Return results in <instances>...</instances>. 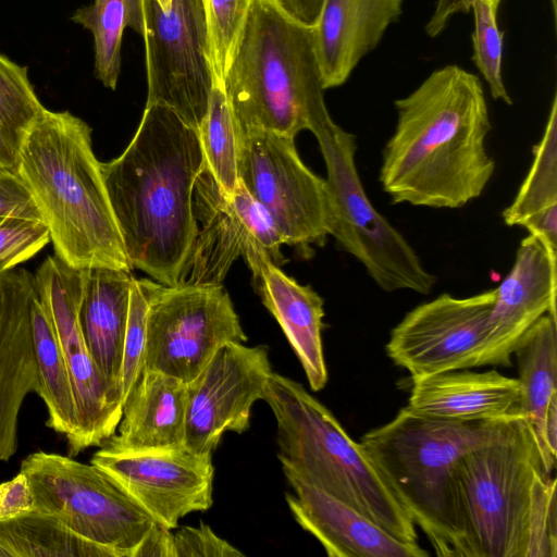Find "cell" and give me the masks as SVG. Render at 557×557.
<instances>
[{
	"label": "cell",
	"mask_w": 557,
	"mask_h": 557,
	"mask_svg": "<svg viewBox=\"0 0 557 557\" xmlns=\"http://www.w3.org/2000/svg\"><path fill=\"white\" fill-rule=\"evenodd\" d=\"M395 108L379 172L391 202L458 209L479 198L496 168L486 149L492 124L480 78L446 65Z\"/></svg>",
	"instance_id": "cell-1"
},
{
	"label": "cell",
	"mask_w": 557,
	"mask_h": 557,
	"mask_svg": "<svg viewBox=\"0 0 557 557\" xmlns=\"http://www.w3.org/2000/svg\"><path fill=\"white\" fill-rule=\"evenodd\" d=\"M205 166L198 129L146 104L125 150L101 171L127 258L157 282L178 285L198 224L194 188Z\"/></svg>",
	"instance_id": "cell-2"
},
{
	"label": "cell",
	"mask_w": 557,
	"mask_h": 557,
	"mask_svg": "<svg viewBox=\"0 0 557 557\" xmlns=\"http://www.w3.org/2000/svg\"><path fill=\"white\" fill-rule=\"evenodd\" d=\"M91 128L46 108L22 145L16 172L46 224L54 255L75 269H133L91 145Z\"/></svg>",
	"instance_id": "cell-3"
},
{
	"label": "cell",
	"mask_w": 557,
	"mask_h": 557,
	"mask_svg": "<svg viewBox=\"0 0 557 557\" xmlns=\"http://www.w3.org/2000/svg\"><path fill=\"white\" fill-rule=\"evenodd\" d=\"M522 417L459 421L401 408L361 446L397 502L441 557H467L455 469L468 453L509 435Z\"/></svg>",
	"instance_id": "cell-4"
},
{
	"label": "cell",
	"mask_w": 557,
	"mask_h": 557,
	"mask_svg": "<svg viewBox=\"0 0 557 557\" xmlns=\"http://www.w3.org/2000/svg\"><path fill=\"white\" fill-rule=\"evenodd\" d=\"M223 88L238 131L295 138L327 110L313 26L250 0Z\"/></svg>",
	"instance_id": "cell-5"
},
{
	"label": "cell",
	"mask_w": 557,
	"mask_h": 557,
	"mask_svg": "<svg viewBox=\"0 0 557 557\" xmlns=\"http://www.w3.org/2000/svg\"><path fill=\"white\" fill-rule=\"evenodd\" d=\"M262 400L274 414L277 458L286 478L352 507L399 541L418 543L416 524L360 443L300 383L272 372Z\"/></svg>",
	"instance_id": "cell-6"
},
{
	"label": "cell",
	"mask_w": 557,
	"mask_h": 557,
	"mask_svg": "<svg viewBox=\"0 0 557 557\" xmlns=\"http://www.w3.org/2000/svg\"><path fill=\"white\" fill-rule=\"evenodd\" d=\"M455 483L467 557H528L534 510L556 480L524 418L506 437L465 455Z\"/></svg>",
	"instance_id": "cell-7"
},
{
	"label": "cell",
	"mask_w": 557,
	"mask_h": 557,
	"mask_svg": "<svg viewBox=\"0 0 557 557\" xmlns=\"http://www.w3.org/2000/svg\"><path fill=\"white\" fill-rule=\"evenodd\" d=\"M318 140L326 166L333 225L331 236L338 247L364 268L384 292L429 294L436 276L419 255L369 199L356 166V136L331 117L315 116L309 129Z\"/></svg>",
	"instance_id": "cell-8"
},
{
	"label": "cell",
	"mask_w": 557,
	"mask_h": 557,
	"mask_svg": "<svg viewBox=\"0 0 557 557\" xmlns=\"http://www.w3.org/2000/svg\"><path fill=\"white\" fill-rule=\"evenodd\" d=\"M35 508L58 517L83 539L133 553L156 522L101 469L54 453L37 451L21 463Z\"/></svg>",
	"instance_id": "cell-9"
},
{
	"label": "cell",
	"mask_w": 557,
	"mask_h": 557,
	"mask_svg": "<svg viewBox=\"0 0 557 557\" xmlns=\"http://www.w3.org/2000/svg\"><path fill=\"white\" fill-rule=\"evenodd\" d=\"M148 298L143 370L188 383L227 343H245L228 293L222 285L169 286L141 278Z\"/></svg>",
	"instance_id": "cell-10"
},
{
	"label": "cell",
	"mask_w": 557,
	"mask_h": 557,
	"mask_svg": "<svg viewBox=\"0 0 557 557\" xmlns=\"http://www.w3.org/2000/svg\"><path fill=\"white\" fill-rule=\"evenodd\" d=\"M295 138L239 131L238 177L267 210L285 244L306 255L324 246L333 215L325 180L301 161Z\"/></svg>",
	"instance_id": "cell-11"
},
{
	"label": "cell",
	"mask_w": 557,
	"mask_h": 557,
	"mask_svg": "<svg viewBox=\"0 0 557 557\" xmlns=\"http://www.w3.org/2000/svg\"><path fill=\"white\" fill-rule=\"evenodd\" d=\"M141 36L146 104L165 106L198 129L214 85L203 0H171L168 9L157 0H144Z\"/></svg>",
	"instance_id": "cell-12"
},
{
	"label": "cell",
	"mask_w": 557,
	"mask_h": 557,
	"mask_svg": "<svg viewBox=\"0 0 557 557\" xmlns=\"http://www.w3.org/2000/svg\"><path fill=\"white\" fill-rule=\"evenodd\" d=\"M87 269H75L49 256L34 275L37 295L47 309L67 364L77 411V425L66 438L70 456L101 446L115 434L123 398L102 375L87 348L79 308Z\"/></svg>",
	"instance_id": "cell-13"
},
{
	"label": "cell",
	"mask_w": 557,
	"mask_h": 557,
	"mask_svg": "<svg viewBox=\"0 0 557 557\" xmlns=\"http://www.w3.org/2000/svg\"><path fill=\"white\" fill-rule=\"evenodd\" d=\"M90 462L107 473L144 511L168 529L212 506V455L185 446L133 449L106 441Z\"/></svg>",
	"instance_id": "cell-14"
},
{
	"label": "cell",
	"mask_w": 557,
	"mask_h": 557,
	"mask_svg": "<svg viewBox=\"0 0 557 557\" xmlns=\"http://www.w3.org/2000/svg\"><path fill=\"white\" fill-rule=\"evenodd\" d=\"M194 210L198 232L178 285H222L235 260L255 245L274 263L282 261L284 238L240 181L226 195L203 166L194 188Z\"/></svg>",
	"instance_id": "cell-15"
},
{
	"label": "cell",
	"mask_w": 557,
	"mask_h": 557,
	"mask_svg": "<svg viewBox=\"0 0 557 557\" xmlns=\"http://www.w3.org/2000/svg\"><path fill=\"white\" fill-rule=\"evenodd\" d=\"M495 288L465 298L441 294L406 313L393 327L385 350L411 379L476 368Z\"/></svg>",
	"instance_id": "cell-16"
},
{
	"label": "cell",
	"mask_w": 557,
	"mask_h": 557,
	"mask_svg": "<svg viewBox=\"0 0 557 557\" xmlns=\"http://www.w3.org/2000/svg\"><path fill=\"white\" fill-rule=\"evenodd\" d=\"M272 372L265 346L233 342L220 347L186 383L185 447L212 455L225 432H245Z\"/></svg>",
	"instance_id": "cell-17"
},
{
	"label": "cell",
	"mask_w": 557,
	"mask_h": 557,
	"mask_svg": "<svg viewBox=\"0 0 557 557\" xmlns=\"http://www.w3.org/2000/svg\"><path fill=\"white\" fill-rule=\"evenodd\" d=\"M495 292L476 367H510L521 337L543 315L557 317V259L529 234L520 242L512 267Z\"/></svg>",
	"instance_id": "cell-18"
},
{
	"label": "cell",
	"mask_w": 557,
	"mask_h": 557,
	"mask_svg": "<svg viewBox=\"0 0 557 557\" xmlns=\"http://www.w3.org/2000/svg\"><path fill=\"white\" fill-rule=\"evenodd\" d=\"M35 292L34 275L26 270L0 274V461L15 454L22 404L39 391L30 323Z\"/></svg>",
	"instance_id": "cell-19"
},
{
	"label": "cell",
	"mask_w": 557,
	"mask_h": 557,
	"mask_svg": "<svg viewBox=\"0 0 557 557\" xmlns=\"http://www.w3.org/2000/svg\"><path fill=\"white\" fill-rule=\"evenodd\" d=\"M247 262L262 304L275 318L298 358L311 391L327 383L322 345L324 301L310 286L285 274L260 246L243 257Z\"/></svg>",
	"instance_id": "cell-20"
},
{
	"label": "cell",
	"mask_w": 557,
	"mask_h": 557,
	"mask_svg": "<svg viewBox=\"0 0 557 557\" xmlns=\"http://www.w3.org/2000/svg\"><path fill=\"white\" fill-rule=\"evenodd\" d=\"M294 493L285 499L296 522L330 557H425L418 543L397 540L369 518L323 491L286 478Z\"/></svg>",
	"instance_id": "cell-21"
},
{
	"label": "cell",
	"mask_w": 557,
	"mask_h": 557,
	"mask_svg": "<svg viewBox=\"0 0 557 557\" xmlns=\"http://www.w3.org/2000/svg\"><path fill=\"white\" fill-rule=\"evenodd\" d=\"M403 0H323L314 28L325 89L343 85L401 14Z\"/></svg>",
	"instance_id": "cell-22"
},
{
	"label": "cell",
	"mask_w": 557,
	"mask_h": 557,
	"mask_svg": "<svg viewBox=\"0 0 557 557\" xmlns=\"http://www.w3.org/2000/svg\"><path fill=\"white\" fill-rule=\"evenodd\" d=\"M519 384L496 370H454L412 379L408 408L416 413L472 421L507 417L519 410Z\"/></svg>",
	"instance_id": "cell-23"
},
{
	"label": "cell",
	"mask_w": 557,
	"mask_h": 557,
	"mask_svg": "<svg viewBox=\"0 0 557 557\" xmlns=\"http://www.w3.org/2000/svg\"><path fill=\"white\" fill-rule=\"evenodd\" d=\"M187 386L156 370H143L127 394L117 434L108 441L126 448L185 446Z\"/></svg>",
	"instance_id": "cell-24"
},
{
	"label": "cell",
	"mask_w": 557,
	"mask_h": 557,
	"mask_svg": "<svg viewBox=\"0 0 557 557\" xmlns=\"http://www.w3.org/2000/svg\"><path fill=\"white\" fill-rule=\"evenodd\" d=\"M132 278L131 272L124 270L87 269L79 308L81 326L89 354L121 396L120 377Z\"/></svg>",
	"instance_id": "cell-25"
},
{
	"label": "cell",
	"mask_w": 557,
	"mask_h": 557,
	"mask_svg": "<svg viewBox=\"0 0 557 557\" xmlns=\"http://www.w3.org/2000/svg\"><path fill=\"white\" fill-rule=\"evenodd\" d=\"M519 377V411L532 428L545 471L552 474L556 458L545 437L549 403L557 395V317L543 315L518 342L513 354Z\"/></svg>",
	"instance_id": "cell-26"
},
{
	"label": "cell",
	"mask_w": 557,
	"mask_h": 557,
	"mask_svg": "<svg viewBox=\"0 0 557 557\" xmlns=\"http://www.w3.org/2000/svg\"><path fill=\"white\" fill-rule=\"evenodd\" d=\"M508 226H522L536 236L557 259V97L533 161L513 201L502 213Z\"/></svg>",
	"instance_id": "cell-27"
},
{
	"label": "cell",
	"mask_w": 557,
	"mask_h": 557,
	"mask_svg": "<svg viewBox=\"0 0 557 557\" xmlns=\"http://www.w3.org/2000/svg\"><path fill=\"white\" fill-rule=\"evenodd\" d=\"M33 345L39 391L47 411V425L69 438L77 425L71 375L49 313L35 292L30 301Z\"/></svg>",
	"instance_id": "cell-28"
},
{
	"label": "cell",
	"mask_w": 557,
	"mask_h": 557,
	"mask_svg": "<svg viewBox=\"0 0 557 557\" xmlns=\"http://www.w3.org/2000/svg\"><path fill=\"white\" fill-rule=\"evenodd\" d=\"M0 557H116L39 509L0 518Z\"/></svg>",
	"instance_id": "cell-29"
},
{
	"label": "cell",
	"mask_w": 557,
	"mask_h": 557,
	"mask_svg": "<svg viewBox=\"0 0 557 557\" xmlns=\"http://www.w3.org/2000/svg\"><path fill=\"white\" fill-rule=\"evenodd\" d=\"M71 21L92 34L96 77L114 90L121 70L123 33L131 27L143 34L144 0H94L78 8Z\"/></svg>",
	"instance_id": "cell-30"
},
{
	"label": "cell",
	"mask_w": 557,
	"mask_h": 557,
	"mask_svg": "<svg viewBox=\"0 0 557 557\" xmlns=\"http://www.w3.org/2000/svg\"><path fill=\"white\" fill-rule=\"evenodd\" d=\"M45 110L27 67L0 52V168L16 172L24 139Z\"/></svg>",
	"instance_id": "cell-31"
},
{
	"label": "cell",
	"mask_w": 557,
	"mask_h": 557,
	"mask_svg": "<svg viewBox=\"0 0 557 557\" xmlns=\"http://www.w3.org/2000/svg\"><path fill=\"white\" fill-rule=\"evenodd\" d=\"M198 133L205 166L221 189L232 195L239 184V131L222 86L213 85Z\"/></svg>",
	"instance_id": "cell-32"
},
{
	"label": "cell",
	"mask_w": 557,
	"mask_h": 557,
	"mask_svg": "<svg viewBox=\"0 0 557 557\" xmlns=\"http://www.w3.org/2000/svg\"><path fill=\"white\" fill-rule=\"evenodd\" d=\"M250 0H203L214 84L222 86Z\"/></svg>",
	"instance_id": "cell-33"
},
{
	"label": "cell",
	"mask_w": 557,
	"mask_h": 557,
	"mask_svg": "<svg viewBox=\"0 0 557 557\" xmlns=\"http://www.w3.org/2000/svg\"><path fill=\"white\" fill-rule=\"evenodd\" d=\"M474 15L472 34L473 62L488 84L492 97L507 104L512 101L502 76L503 33L497 24V7L485 0H472Z\"/></svg>",
	"instance_id": "cell-34"
},
{
	"label": "cell",
	"mask_w": 557,
	"mask_h": 557,
	"mask_svg": "<svg viewBox=\"0 0 557 557\" xmlns=\"http://www.w3.org/2000/svg\"><path fill=\"white\" fill-rule=\"evenodd\" d=\"M147 295L143 288L140 280L133 276L120 377L123 401L144 369L147 337Z\"/></svg>",
	"instance_id": "cell-35"
},
{
	"label": "cell",
	"mask_w": 557,
	"mask_h": 557,
	"mask_svg": "<svg viewBox=\"0 0 557 557\" xmlns=\"http://www.w3.org/2000/svg\"><path fill=\"white\" fill-rule=\"evenodd\" d=\"M50 242L41 221L0 218V274L35 257Z\"/></svg>",
	"instance_id": "cell-36"
},
{
	"label": "cell",
	"mask_w": 557,
	"mask_h": 557,
	"mask_svg": "<svg viewBox=\"0 0 557 557\" xmlns=\"http://www.w3.org/2000/svg\"><path fill=\"white\" fill-rule=\"evenodd\" d=\"M173 547L175 557L244 556V553L218 536L202 522L198 527H183L173 532Z\"/></svg>",
	"instance_id": "cell-37"
},
{
	"label": "cell",
	"mask_w": 557,
	"mask_h": 557,
	"mask_svg": "<svg viewBox=\"0 0 557 557\" xmlns=\"http://www.w3.org/2000/svg\"><path fill=\"white\" fill-rule=\"evenodd\" d=\"M0 218L41 221L39 210L17 172L0 168Z\"/></svg>",
	"instance_id": "cell-38"
},
{
	"label": "cell",
	"mask_w": 557,
	"mask_h": 557,
	"mask_svg": "<svg viewBox=\"0 0 557 557\" xmlns=\"http://www.w3.org/2000/svg\"><path fill=\"white\" fill-rule=\"evenodd\" d=\"M34 508L33 492L23 472L0 484V518L13 517Z\"/></svg>",
	"instance_id": "cell-39"
},
{
	"label": "cell",
	"mask_w": 557,
	"mask_h": 557,
	"mask_svg": "<svg viewBox=\"0 0 557 557\" xmlns=\"http://www.w3.org/2000/svg\"><path fill=\"white\" fill-rule=\"evenodd\" d=\"M133 557H175L172 530L154 522L134 550Z\"/></svg>",
	"instance_id": "cell-40"
},
{
	"label": "cell",
	"mask_w": 557,
	"mask_h": 557,
	"mask_svg": "<svg viewBox=\"0 0 557 557\" xmlns=\"http://www.w3.org/2000/svg\"><path fill=\"white\" fill-rule=\"evenodd\" d=\"M278 5L292 17L308 26H314L323 0H276Z\"/></svg>",
	"instance_id": "cell-41"
},
{
	"label": "cell",
	"mask_w": 557,
	"mask_h": 557,
	"mask_svg": "<svg viewBox=\"0 0 557 557\" xmlns=\"http://www.w3.org/2000/svg\"><path fill=\"white\" fill-rule=\"evenodd\" d=\"M472 0H441L435 14L429 23L428 29L430 34H436L445 24L446 20L456 12L468 11ZM494 7L499 5L500 0H485Z\"/></svg>",
	"instance_id": "cell-42"
},
{
	"label": "cell",
	"mask_w": 557,
	"mask_h": 557,
	"mask_svg": "<svg viewBox=\"0 0 557 557\" xmlns=\"http://www.w3.org/2000/svg\"><path fill=\"white\" fill-rule=\"evenodd\" d=\"M545 437L552 455L557 453V395H554L546 413Z\"/></svg>",
	"instance_id": "cell-43"
},
{
	"label": "cell",
	"mask_w": 557,
	"mask_h": 557,
	"mask_svg": "<svg viewBox=\"0 0 557 557\" xmlns=\"http://www.w3.org/2000/svg\"><path fill=\"white\" fill-rule=\"evenodd\" d=\"M550 4H552V10H553L554 21H555V24H556V18H557V0H550Z\"/></svg>",
	"instance_id": "cell-44"
},
{
	"label": "cell",
	"mask_w": 557,
	"mask_h": 557,
	"mask_svg": "<svg viewBox=\"0 0 557 557\" xmlns=\"http://www.w3.org/2000/svg\"><path fill=\"white\" fill-rule=\"evenodd\" d=\"M157 2L161 5L162 9H168L171 3V0H157Z\"/></svg>",
	"instance_id": "cell-45"
}]
</instances>
